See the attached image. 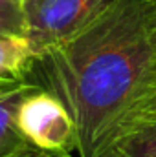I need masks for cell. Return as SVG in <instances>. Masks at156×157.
Returning <instances> with one entry per match:
<instances>
[{
  "instance_id": "7",
  "label": "cell",
  "mask_w": 156,
  "mask_h": 157,
  "mask_svg": "<svg viewBox=\"0 0 156 157\" xmlns=\"http://www.w3.org/2000/svg\"><path fill=\"white\" fill-rule=\"evenodd\" d=\"M0 35L26 37L20 0H0Z\"/></svg>"
},
{
  "instance_id": "3",
  "label": "cell",
  "mask_w": 156,
  "mask_h": 157,
  "mask_svg": "<svg viewBox=\"0 0 156 157\" xmlns=\"http://www.w3.org/2000/svg\"><path fill=\"white\" fill-rule=\"evenodd\" d=\"M114 0H20L26 39L33 55L57 48L81 33Z\"/></svg>"
},
{
  "instance_id": "5",
  "label": "cell",
  "mask_w": 156,
  "mask_h": 157,
  "mask_svg": "<svg viewBox=\"0 0 156 157\" xmlns=\"http://www.w3.org/2000/svg\"><path fill=\"white\" fill-rule=\"evenodd\" d=\"M101 157H156V121L129 124Z\"/></svg>"
},
{
  "instance_id": "4",
  "label": "cell",
  "mask_w": 156,
  "mask_h": 157,
  "mask_svg": "<svg viewBox=\"0 0 156 157\" xmlns=\"http://www.w3.org/2000/svg\"><path fill=\"white\" fill-rule=\"evenodd\" d=\"M37 82L26 80L0 84V157H35L18 130L17 113L22 99Z\"/></svg>"
},
{
  "instance_id": "8",
  "label": "cell",
  "mask_w": 156,
  "mask_h": 157,
  "mask_svg": "<svg viewBox=\"0 0 156 157\" xmlns=\"http://www.w3.org/2000/svg\"><path fill=\"white\" fill-rule=\"evenodd\" d=\"M136 121H156V93L147 102H143L140 106V110L134 113V117H132V121L129 124H132Z\"/></svg>"
},
{
  "instance_id": "2",
  "label": "cell",
  "mask_w": 156,
  "mask_h": 157,
  "mask_svg": "<svg viewBox=\"0 0 156 157\" xmlns=\"http://www.w3.org/2000/svg\"><path fill=\"white\" fill-rule=\"evenodd\" d=\"M18 130L35 157H72L77 154V132L66 106L35 84L17 113Z\"/></svg>"
},
{
  "instance_id": "6",
  "label": "cell",
  "mask_w": 156,
  "mask_h": 157,
  "mask_svg": "<svg viewBox=\"0 0 156 157\" xmlns=\"http://www.w3.org/2000/svg\"><path fill=\"white\" fill-rule=\"evenodd\" d=\"M33 62L35 55L26 37L0 35V84L26 80Z\"/></svg>"
},
{
  "instance_id": "9",
  "label": "cell",
  "mask_w": 156,
  "mask_h": 157,
  "mask_svg": "<svg viewBox=\"0 0 156 157\" xmlns=\"http://www.w3.org/2000/svg\"><path fill=\"white\" fill-rule=\"evenodd\" d=\"M153 4H154V13H156V0H153Z\"/></svg>"
},
{
  "instance_id": "1",
  "label": "cell",
  "mask_w": 156,
  "mask_h": 157,
  "mask_svg": "<svg viewBox=\"0 0 156 157\" xmlns=\"http://www.w3.org/2000/svg\"><path fill=\"white\" fill-rule=\"evenodd\" d=\"M30 78L66 106L77 155L101 157L156 93L153 0H114L74 39L37 55Z\"/></svg>"
}]
</instances>
